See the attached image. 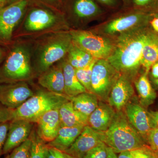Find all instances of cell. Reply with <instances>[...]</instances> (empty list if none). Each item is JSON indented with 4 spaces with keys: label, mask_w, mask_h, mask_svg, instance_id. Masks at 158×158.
Instances as JSON below:
<instances>
[{
    "label": "cell",
    "mask_w": 158,
    "mask_h": 158,
    "mask_svg": "<svg viewBox=\"0 0 158 158\" xmlns=\"http://www.w3.org/2000/svg\"><path fill=\"white\" fill-rule=\"evenodd\" d=\"M150 27L149 25L119 34L107 59L118 73L132 80L141 67L143 46Z\"/></svg>",
    "instance_id": "6da1fadb"
},
{
    "label": "cell",
    "mask_w": 158,
    "mask_h": 158,
    "mask_svg": "<svg viewBox=\"0 0 158 158\" xmlns=\"http://www.w3.org/2000/svg\"><path fill=\"white\" fill-rule=\"evenodd\" d=\"M102 140L116 153L149 147L122 110L116 111L110 127L102 132Z\"/></svg>",
    "instance_id": "7a4b0ae2"
},
{
    "label": "cell",
    "mask_w": 158,
    "mask_h": 158,
    "mask_svg": "<svg viewBox=\"0 0 158 158\" xmlns=\"http://www.w3.org/2000/svg\"><path fill=\"white\" fill-rule=\"evenodd\" d=\"M69 101L70 98L65 94L54 93L46 89L38 90L20 106L14 110L13 119H25L35 123L43 114L50 110L59 109Z\"/></svg>",
    "instance_id": "3957f363"
},
{
    "label": "cell",
    "mask_w": 158,
    "mask_h": 158,
    "mask_svg": "<svg viewBox=\"0 0 158 158\" xmlns=\"http://www.w3.org/2000/svg\"><path fill=\"white\" fill-rule=\"evenodd\" d=\"M32 74L28 52L24 48L18 46L12 48L0 67V83L24 82Z\"/></svg>",
    "instance_id": "277c9868"
},
{
    "label": "cell",
    "mask_w": 158,
    "mask_h": 158,
    "mask_svg": "<svg viewBox=\"0 0 158 158\" xmlns=\"http://www.w3.org/2000/svg\"><path fill=\"white\" fill-rule=\"evenodd\" d=\"M120 75L107 59H98L92 69V93L96 95L99 100L107 102L111 90Z\"/></svg>",
    "instance_id": "5b68a950"
},
{
    "label": "cell",
    "mask_w": 158,
    "mask_h": 158,
    "mask_svg": "<svg viewBox=\"0 0 158 158\" xmlns=\"http://www.w3.org/2000/svg\"><path fill=\"white\" fill-rule=\"evenodd\" d=\"M73 42L96 59H107L113 52L114 43L107 37L85 31L69 32Z\"/></svg>",
    "instance_id": "8992f818"
},
{
    "label": "cell",
    "mask_w": 158,
    "mask_h": 158,
    "mask_svg": "<svg viewBox=\"0 0 158 158\" xmlns=\"http://www.w3.org/2000/svg\"><path fill=\"white\" fill-rule=\"evenodd\" d=\"M73 41L69 33L57 34L51 38L40 51L38 71L42 73L68 53Z\"/></svg>",
    "instance_id": "52a82bcc"
},
{
    "label": "cell",
    "mask_w": 158,
    "mask_h": 158,
    "mask_svg": "<svg viewBox=\"0 0 158 158\" xmlns=\"http://www.w3.org/2000/svg\"><path fill=\"white\" fill-rule=\"evenodd\" d=\"M158 14L135 9L134 11H130L109 22L105 25L103 31L105 34L113 35L149 26L151 21Z\"/></svg>",
    "instance_id": "ba28073f"
},
{
    "label": "cell",
    "mask_w": 158,
    "mask_h": 158,
    "mask_svg": "<svg viewBox=\"0 0 158 158\" xmlns=\"http://www.w3.org/2000/svg\"><path fill=\"white\" fill-rule=\"evenodd\" d=\"M29 4V0H18L0 9V42H10Z\"/></svg>",
    "instance_id": "9c48e42d"
},
{
    "label": "cell",
    "mask_w": 158,
    "mask_h": 158,
    "mask_svg": "<svg viewBox=\"0 0 158 158\" xmlns=\"http://www.w3.org/2000/svg\"><path fill=\"white\" fill-rule=\"evenodd\" d=\"M34 92L24 82L0 85V103L15 110L34 95Z\"/></svg>",
    "instance_id": "30bf717a"
},
{
    "label": "cell",
    "mask_w": 158,
    "mask_h": 158,
    "mask_svg": "<svg viewBox=\"0 0 158 158\" xmlns=\"http://www.w3.org/2000/svg\"><path fill=\"white\" fill-rule=\"evenodd\" d=\"M124 109L129 121L147 144L148 135L154 128L149 112L141 105L131 102H129Z\"/></svg>",
    "instance_id": "8fae6325"
},
{
    "label": "cell",
    "mask_w": 158,
    "mask_h": 158,
    "mask_svg": "<svg viewBox=\"0 0 158 158\" xmlns=\"http://www.w3.org/2000/svg\"><path fill=\"white\" fill-rule=\"evenodd\" d=\"M34 123L23 119H14L9 122L3 154L8 153L25 142L30 137Z\"/></svg>",
    "instance_id": "7c38bea8"
},
{
    "label": "cell",
    "mask_w": 158,
    "mask_h": 158,
    "mask_svg": "<svg viewBox=\"0 0 158 158\" xmlns=\"http://www.w3.org/2000/svg\"><path fill=\"white\" fill-rule=\"evenodd\" d=\"M101 142L102 132L96 131L89 126H85L73 144L64 152L73 157L83 158Z\"/></svg>",
    "instance_id": "4fadbf2b"
},
{
    "label": "cell",
    "mask_w": 158,
    "mask_h": 158,
    "mask_svg": "<svg viewBox=\"0 0 158 158\" xmlns=\"http://www.w3.org/2000/svg\"><path fill=\"white\" fill-rule=\"evenodd\" d=\"M131 80L126 75L120 74L111 90L107 102L117 111L124 108L134 96L135 90Z\"/></svg>",
    "instance_id": "5bb4252c"
},
{
    "label": "cell",
    "mask_w": 158,
    "mask_h": 158,
    "mask_svg": "<svg viewBox=\"0 0 158 158\" xmlns=\"http://www.w3.org/2000/svg\"><path fill=\"white\" fill-rule=\"evenodd\" d=\"M35 123L40 138L45 143L52 141L61 127L59 109L50 110L43 114Z\"/></svg>",
    "instance_id": "9a60e30c"
},
{
    "label": "cell",
    "mask_w": 158,
    "mask_h": 158,
    "mask_svg": "<svg viewBox=\"0 0 158 158\" xmlns=\"http://www.w3.org/2000/svg\"><path fill=\"white\" fill-rule=\"evenodd\" d=\"M116 113L109 104L99 101L97 107L88 117V125L96 131H106L111 125Z\"/></svg>",
    "instance_id": "2e32d148"
},
{
    "label": "cell",
    "mask_w": 158,
    "mask_h": 158,
    "mask_svg": "<svg viewBox=\"0 0 158 158\" xmlns=\"http://www.w3.org/2000/svg\"><path fill=\"white\" fill-rule=\"evenodd\" d=\"M57 19L53 12L45 8H32L27 15L25 27L29 31H41L52 25Z\"/></svg>",
    "instance_id": "e0dca14e"
},
{
    "label": "cell",
    "mask_w": 158,
    "mask_h": 158,
    "mask_svg": "<svg viewBox=\"0 0 158 158\" xmlns=\"http://www.w3.org/2000/svg\"><path fill=\"white\" fill-rule=\"evenodd\" d=\"M38 82L40 85L49 91L65 94L62 63L52 66L41 73L38 78Z\"/></svg>",
    "instance_id": "ac0fdd59"
},
{
    "label": "cell",
    "mask_w": 158,
    "mask_h": 158,
    "mask_svg": "<svg viewBox=\"0 0 158 158\" xmlns=\"http://www.w3.org/2000/svg\"><path fill=\"white\" fill-rule=\"evenodd\" d=\"M158 61V33L150 27L143 46L141 67L144 72L149 73L152 66Z\"/></svg>",
    "instance_id": "d6986e66"
},
{
    "label": "cell",
    "mask_w": 158,
    "mask_h": 158,
    "mask_svg": "<svg viewBox=\"0 0 158 158\" xmlns=\"http://www.w3.org/2000/svg\"><path fill=\"white\" fill-rule=\"evenodd\" d=\"M84 127H61L56 138L52 141L47 143L48 146L64 152L71 146L80 135Z\"/></svg>",
    "instance_id": "ffe728a7"
},
{
    "label": "cell",
    "mask_w": 158,
    "mask_h": 158,
    "mask_svg": "<svg viewBox=\"0 0 158 158\" xmlns=\"http://www.w3.org/2000/svg\"><path fill=\"white\" fill-rule=\"evenodd\" d=\"M61 127H74L88 125V117L75 110L69 101L59 109Z\"/></svg>",
    "instance_id": "44dd1931"
},
{
    "label": "cell",
    "mask_w": 158,
    "mask_h": 158,
    "mask_svg": "<svg viewBox=\"0 0 158 158\" xmlns=\"http://www.w3.org/2000/svg\"><path fill=\"white\" fill-rule=\"evenodd\" d=\"M71 10L75 17L83 20L94 18L103 13L94 0H72Z\"/></svg>",
    "instance_id": "7402d4cb"
},
{
    "label": "cell",
    "mask_w": 158,
    "mask_h": 158,
    "mask_svg": "<svg viewBox=\"0 0 158 158\" xmlns=\"http://www.w3.org/2000/svg\"><path fill=\"white\" fill-rule=\"evenodd\" d=\"M65 95L69 98L87 92L84 86L81 84L77 78L75 69L69 64L67 59L62 63Z\"/></svg>",
    "instance_id": "603a6c76"
},
{
    "label": "cell",
    "mask_w": 158,
    "mask_h": 158,
    "mask_svg": "<svg viewBox=\"0 0 158 158\" xmlns=\"http://www.w3.org/2000/svg\"><path fill=\"white\" fill-rule=\"evenodd\" d=\"M148 74L144 72L135 82L140 104L144 108H147L152 104L157 96L148 79Z\"/></svg>",
    "instance_id": "cb8c5ba5"
},
{
    "label": "cell",
    "mask_w": 158,
    "mask_h": 158,
    "mask_svg": "<svg viewBox=\"0 0 158 158\" xmlns=\"http://www.w3.org/2000/svg\"><path fill=\"white\" fill-rule=\"evenodd\" d=\"M70 100L75 110L88 117L97 107L99 103L98 96L88 91L70 97Z\"/></svg>",
    "instance_id": "d4e9b609"
},
{
    "label": "cell",
    "mask_w": 158,
    "mask_h": 158,
    "mask_svg": "<svg viewBox=\"0 0 158 158\" xmlns=\"http://www.w3.org/2000/svg\"><path fill=\"white\" fill-rule=\"evenodd\" d=\"M67 55L68 62L75 69L85 67L96 59L73 42Z\"/></svg>",
    "instance_id": "484cf974"
},
{
    "label": "cell",
    "mask_w": 158,
    "mask_h": 158,
    "mask_svg": "<svg viewBox=\"0 0 158 158\" xmlns=\"http://www.w3.org/2000/svg\"><path fill=\"white\" fill-rule=\"evenodd\" d=\"M30 137L31 144L29 158H47L48 146L40 138L36 128L33 127Z\"/></svg>",
    "instance_id": "4316f807"
},
{
    "label": "cell",
    "mask_w": 158,
    "mask_h": 158,
    "mask_svg": "<svg viewBox=\"0 0 158 158\" xmlns=\"http://www.w3.org/2000/svg\"><path fill=\"white\" fill-rule=\"evenodd\" d=\"M98 59H96L87 66L83 68L75 69L76 74L79 81L88 92H91V79L92 69L95 62Z\"/></svg>",
    "instance_id": "83f0119b"
},
{
    "label": "cell",
    "mask_w": 158,
    "mask_h": 158,
    "mask_svg": "<svg viewBox=\"0 0 158 158\" xmlns=\"http://www.w3.org/2000/svg\"><path fill=\"white\" fill-rule=\"evenodd\" d=\"M135 9L141 11L158 13V0H132Z\"/></svg>",
    "instance_id": "f1b7e54d"
},
{
    "label": "cell",
    "mask_w": 158,
    "mask_h": 158,
    "mask_svg": "<svg viewBox=\"0 0 158 158\" xmlns=\"http://www.w3.org/2000/svg\"><path fill=\"white\" fill-rule=\"evenodd\" d=\"M31 141L30 137L19 146L13 150L10 158H29Z\"/></svg>",
    "instance_id": "f546056e"
},
{
    "label": "cell",
    "mask_w": 158,
    "mask_h": 158,
    "mask_svg": "<svg viewBox=\"0 0 158 158\" xmlns=\"http://www.w3.org/2000/svg\"><path fill=\"white\" fill-rule=\"evenodd\" d=\"M107 146L101 142L89 151L83 158H107Z\"/></svg>",
    "instance_id": "4dcf8cb0"
},
{
    "label": "cell",
    "mask_w": 158,
    "mask_h": 158,
    "mask_svg": "<svg viewBox=\"0 0 158 158\" xmlns=\"http://www.w3.org/2000/svg\"><path fill=\"white\" fill-rule=\"evenodd\" d=\"M130 152L132 158H152L156 153L149 147L139 148Z\"/></svg>",
    "instance_id": "1f68e13d"
},
{
    "label": "cell",
    "mask_w": 158,
    "mask_h": 158,
    "mask_svg": "<svg viewBox=\"0 0 158 158\" xmlns=\"http://www.w3.org/2000/svg\"><path fill=\"white\" fill-rule=\"evenodd\" d=\"M147 144L153 151L158 152V128L151 130L148 137Z\"/></svg>",
    "instance_id": "d6a6232c"
},
{
    "label": "cell",
    "mask_w": 158,
    "mask_h": 158,
    "mask_svg": "<svg viewBox=\"0 0 158 158\" xmlns=\"http://www.w3.org/2000/svg\"><path fill=\"white\" fill-rule=\"evenodd\" d=\"M9 122H6L0 124V156L3 154V148L9 131Z\"/></svg>",
    "instance_id": "836d02e7"
},
{
    "label": "cell",
    "mask_w": 158,
    "mask_h": 158,
    "mask_svg": "<svg viewBox=\"0 0 158 158\" xmlns=\"http://www.w3.org/2000/svg\"><path fill=\"white\" fill-rule=\"evenodd\" d=\"M13 111L0 103V124L12 120Z\"/></svg>",
    "instance_id": "e575fe53"
},
{
    "label": "cell",
    "mask_w": 158,
    "mask_h": 158,
    "mask_svg": "<svg viewBox=\"0 0 158 158\" xmlns=\"http://www.w3.org/2000/svg\"><path fill=\"white\" fill-rule=\"evenodd\" d=\"M47 158H69V156L68 154L63 152L48 147Z\"/></svg>",
    "instance_id": "d590c367"
},
{
    "label": "cell",
    "mask_w": 158,
    "mask_h": 158,
    "mask_svg": "<svg viewBox=\"0 0 158 158\" xmlns=\"http://www.w3.org/2000/svg\"><path fill=\"white\" fill-rule=\"evenodd\" d=\"M31 1H35L36 2L52 8L57 7L60 2V0H29L30 2Z\"/></svg>",
    "instance_id": "8d00e7d4"
},
{
    "label": "cell",
    "mask_w": 158,
    "mask_h": 158,
    "mask_svg": "<svg viewBox=\"0 0 158 158\" xmlns=\"http://www.w3.org/2000/svg\"><path fill=\"white\" fill-rule=\"evenodd\" d=\"M154 128H158V112L150 111L149 112Z\"/></svg>",
    "instance_id": "74e56055"
},
{
    "label": "cell",
    "mask_w": 158,
    "mask_h": 158,
    "mask_svg": "<svg viewBox=\"0 0 158 158\" xmlns=\"http://www.w3.org/2000/svg\"><path fill=\"white\" fill-rule=\"evenodd\" d=\"M150 70L152 80L158 79V61L152 65Z\"/></svg>",
    "instance_id": "f35d334b"
},
{
    "label": "cell",
    "mask_w": 158,
    "mask_h": 158,
    "mask_svg": "<svg viewBox=\"0 0 158 158\" xmlns=\"http://www.w3.org/2000/svg\"><path fill=\"white\" fill-rule=\"evenodd\" d=\"M101 4L105 6L110 7H113L117 4L116 0H97Z\"/></svg>",
    "instance_id": "ab89813d"
},
{
    "label": "cell",
    "mask_w": 158,
    "mask_h": 158,
    "mask_svg": "<svg viewBox=\"0 0 158 158\" xmlns=\"http://www.w3.org/2000/svg\"><path fill=\"white\" fill-rule=\"evenodd\" d=\"M150 26L153 31L158 33V14L151 21Z\"/></svg>",
    "instance_id": "60d3db41"
},
{
    "label": "cell",
    "mask_w": 158,
    "mask_h": 158,
    "mask_svg": "<svg viewBox=\"0 0 158 158\" xmlns=\"http://www.w3.org/2000/svg\"><path fill=\"white\" fill-rule=\"evenodd\" d=\"M112 148L107 146V158H118V156Z\"/></svg>",
    "instance_id": "b9f144b4"
},
{
    "label": "cell",
    "mask_w": 158,
    "mask_h": 158,
    "mask_svg": "<svg viewBox=\"0 0 158 158\" xmlns=\"http://www.w3.org/2000/svg\"><path fill=\"white\" fill-rule=\"evenodd\" d=\"M118 158H132L131 154V152L126 151L124 152L119 153V155L118 156Z\"/></svg>",
    "instance_id": "7bdbcfd3"
},
{
    "label": "cell",
    "mask_w": 158,
    "mask_h": 158,
    "mask_svg": "<svg viewBox=\"0 0 158 158\" xmlns=\"http://www.w3.org/2000/svg\"><path fill=\"white\" fill-rule=\"evenodd\" d=\"M7 6V0H0V9Z\"/></svg>",
    "instance_id": "ee69618b"
},
{
    "label": "cell",
    "mask_w": 158,
    "mask_h": 158,
    "mask_svg": "<svg viewBox=\"0 0 158 158\" xmlns=\"http://www.w3.org/2000/svg\"><path fill=\"white\" fill-rule=\"evenodd\" d=\"M3 56H4V52L2 49V48H0V62L2 61Z\"/></svg>",
    "instance_id": "f6af8a7d"
},
{
    "label": "cell",
    "mask_w": 158,
    "mask_h": 158,
    "mask_svg": "<svg viewBox=\"0 0 158 158\" xmlns=\"http://www.w3.org/2000/svg\"><path fill=\"white\" fill-rule=\"evenodd\" d=\"M18 1V0H7V6L10 5V4H11V3H14L15 2H16V1Z\"/></svg>",
    "instance_id": "bcb514c9"
},
{
    "label": "cell",
    "mask_w": 158,
    "mask_h": 158,
    "mask_svg": "<svg viewBox=\"0 0 158 158\" xmlns=\"http://www.w3.org/2000/svg\"><path fill=\"white\" fill-rule=\"evenodd\" d=\"M154 84L156 85V87L158 88V79H156V80H152Z\"/></svg>",
    "instance_id": "7dc6e473"
},
{
    "label": "cell",
    "mask_w": 158,
    "mask_h": 158,
    "mask_svg": "<svg viewBox=\"0 0 158 158\" xmlns=\"http://www.w3.org/2000/svg\"><path fill=\"white\" fill-rule=\"evenodd\" d=\"M123 2H124V4L127 5L129 4L130 2V0H123Z\"/></svg>",
    "instance_id": "c3c4849f"
},
{
    "label": "cell",
    "mask_w": 158,
    "mask_h": 158,
    "mask_svg": "<svg viewBox=\"0 0 158 158\" xmlns=\"http://www.w3.org/2000/svg\"><path fill=\"white\" fill-rule=\"evenodd\" d=\"M152 158H158V156L157 155V154L156 153L153 156Z\"/></svg>",
    "instance_id": "681fc988"
},
{
    "label": "cell",
    "mask_w": 158,
    "mask_h": 158,
    "mask_svg": "<svg viewBox=\"0 0 158 158\" xmlns=\"http://www.w3.org/2000/svg\"><path fill=\"white\" fill-rule=\"evenodd\" d=\"M69 158H75L74 157H73L69 155Z\"/></svg>",
    "instance_id": "f907efd6"
},
{
    "label": "cell",
    "mask_w": 158,
    "mask_h": 158,
    "mask_svg": "<svg viewBox=\"0 0 158 158\" xmlns=\"http://www.w3.org/2000/svg\"><path fill=\"white\" fill-rule=\"evenodd\" d=\"M6 158H10V155L7 156Z\"/></svg>",
    "instance_id": "816d5d0a"
},
{
    "label": "cell",
    "mask_w": 158,
    "mask_h": 158,
    "mask_svg": "<svg viewBox=\"0 0 158 158\" xmlns=\"http://www.w3.org/2000/svg\"><path fill=\"white\" fill-rule=\"evenodd\" d=\"M156 153L157 154V155L158 156V152H156Z\"/></svg>",
    "instance_id": "f5cc1de1"
}]
</instances>
